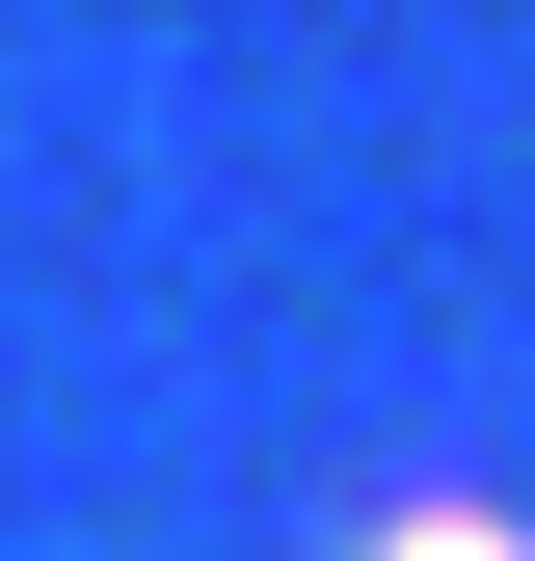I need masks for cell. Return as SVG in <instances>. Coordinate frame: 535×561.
<instances>
[{
  "instance_id": "obj_1",
  "label": "cell",
  "mask_w": 535,
  "mask_h": 561,
  "mask_svg": "<svg viewBox=\"0 0 535 561\" xmlns=\"http://www.w3.org/2000/svg\"><path fill=\"white\" fill-rule=\"evenodd\" d=\"M375 561H535L509 508H375Z\"/></svg>"
}]
</instances>
